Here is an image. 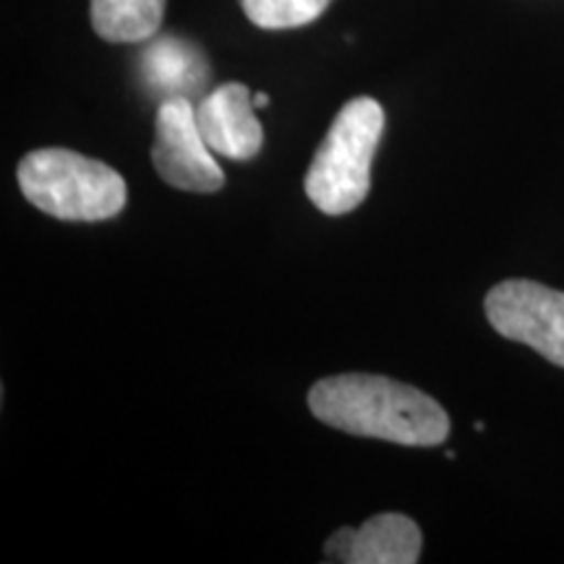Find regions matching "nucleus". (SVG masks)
<instances>
[{
  "label": "nucleus",
  "instance_id": "obj_6",
  "mask_svg": "<svg viewBox=\"0 0 564 564\" xmlns=\"http://www.w3.org/2000/svg\"><path fill=\"white\" fill-rule=\"evenodd\" d=\"M246 84L228 82L196 105V123L207 147L228 160H251L262 152L264 129L253 112Z\"/></svg>",
  "mask_w": 564,
  "mask_h": 564
},
{
  "label": "nucleus",
  "instance_id": "obj_10",
  "mask_svg": "<svg viewBox=\"0 0 564 564\" xmlns=\"http://www.w3.org/2000/svg\"><path fill=\"white\" fill-rule=\"evenodd\" d=\"M333 0H241L251 24L262 30H299L327 11Z\"/></svg>",
  "mask_w": 564,
  "mask_h": 564
},
{
  "label": "nucleus",
  "instance_id": "obj_4",
  "mask_svg": "<svg viewBox=\"0 0 564 564\" xmlns=\"http://www.w3.org/2000/svg\"><path fill=\"white\" fill-rule=\"evenodd\" d=\"M486 319L507 340L523 343L564 369V293L533 280H505L486 293Z\"/></svg>",
  "mask_w": 564,
  "mask_h": 564
},
{
  "label": "nucleus",
  "instance_id": "obj_7",
  "mask_svg": "<svg viewBox=\"0 0 564 564\" xmlns=\"http://www.w3.org/2000/svg\"><path fill=\"white\" fill-rule=\"evenodd\" d=\"M423 535L415 520L400 512H382L361 528H340L324 544V560L345 564H415Z\"/></svg>",
  "mask_w": 564,
  "mask_h": 564
},
{
  "label": "nucleus",
  "instance_id": "obj_9",
  "mask_svg": "<svg viewBox=\"0 0 564 564\" xmlns=\"http://www.w3.org/2000/svg\"><path fill=\"white\" fill-rule=\"evenodd\" d=\"M202 55H196L186 42L165 37L158 40L144 55V70L150 82L160 89H181L183 84L196 79V63Z\"/></svg>",
  "mask_w": 564,
  "mask_h": 564
},
{
  "label": "nucleus",
  "instance_id": "obj_8",
  "mask_svg": "<svg viewBox=\"0 0 564 564\" xmlns=\"http://www.w3.org/2000/svg\"><path fill=\"white\" fill-rule=\"evenodd\" d=\"M89 17L105 42H144L158 34L165 0H91Z\"/></svg>",
  "mask_w": 564,
  "mask_h": 564
},
{
  "label": "nucleus",
  "instance_id": "obj_3",
  "mask_svg": "<svg viewBox=\"0 0 564 564\" xmlns=\"http://www.w3.org/2000/svg\"><path fill=\"white\" fill-rule=\"evenodd\" d=\"M19 188L34 207L66 223H100L126 207L129 188L105 162L70 150H34L19 162Z\"/></svg>",
  "mask_w": 564,
  "mask_h": 564
},
{
  "label": "nucleus",
  "instance_id": "obj_5",
  "mask_svg": "<svg viewBox=\"0 0 564 564\" xmlns=\"http://www.w3.org/2000/svg\"><path fill=\"white\" fill-rule=\"evenodd\" d=\"M152 165L167 186L194 194H215L225 186V173L204 141L196 108L183 95L160 102L154 118Z\"/></svg>",
  "mask_w": 564,
  "mask_h": 564
},
{
  "label": "nucleus",
  "instance_id": "obj_1",
  "mask_svg": "<svg viewBox=\"0 0 564 564\" xmlns=\"http://www.w3.org/2000/svg\"><path fill=\"white\" fill-rule=\"evenodd\" d=\"M308 408L327 426L403 447H436L449 436V415L426 392L377 373H340L308 390Z\"/></svg>",
  "mask_w": 564,
  "mask_h": 564
},
{
  "label": "nucleus",
  "instance_id": "obj_11",
  "mask_svg": "<svg viewBox=\"0 0 564 564\" xmlns=\"http://www.w3.org/2000/svg\"><path fill=\"white\" fill-rule=\"evenodd\" d=\"M267 105H270V97H267L264 91L253 95V108H267Z\"/></svg>",
  "mask_w": 564,
  "mask_h": 564
},
{
  "label": "nucleus",
  "instance_id": "obj_2",
  "mask_svg": "<svg viewBox=\"0 0 564 564\" xmlns=\"http://www.w3.org/2000/svg\"><path fill=\"white\" fill-rule=\"evenodd\" d=\"M384 133V108L356 97L337 112L306 171V196L324 215H348L371 192V162Z\"/></svg>",
  "mask_w": 564,
  "mask_h": 564
}]
</instances>
